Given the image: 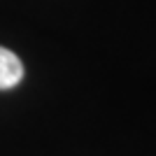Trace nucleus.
Returning a JSON list of instances; mask_svg holds the SVG:
<instances>
[{
    "label": "nucleus",
    "instance_id": "1",
    "mask_svg": "<svg viewBox=\"0 0 156 156\" xmlns=\"http://www.w3.org/2000/svg\"><path fill=\"white\" fill-rule=\"evenodd\" d=\"M23 77V63L14 51L0 47V91L14 89Z\"/></svg>",
    "mask_w": 156,
    "mask_h": 156
}]
</instances>
